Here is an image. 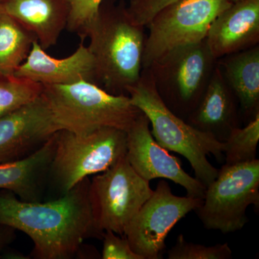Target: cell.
<instances>
[{"label":"cell","mask_w":259,"mask_h":259,"mask_svg":"<svg viewBox=\"0 0 259 259\" xmlns=\"http://www.w3.org/2000/svg\"><path fill=\"white\" fill-rule=\"evenodd\" d=\"M90 183L85 179L59 198L47 202H25L7 191L0 194V224L30 237L35 258H72L85 240L102 239L104 234L94 221Z\"/></svg>","instance_id":"obj_1"},{"label":"cell","mask_w":259,"mask_h":259,"mask_svg":"<svg viewBox=\"0 0 259 259\" xmlns=\"http://www.w3.org/2000/svg\"><path fill=\"white\" fill-rule=\"evenodd\" d=\"M144 28L132 21L124 0L102 1L81 40H90L95 84L112 95H127L142 71Z\"/></svg>","instance_id":"obj_2"},{"label":"cell","mask_w":259,"mask_h":259,"mask_svg":"<svg viewBox=\"0 0 259 259\" xmlns=\"http://www.w3.org/2000/svg\"><path fill=\"white\" fill-rule=\"evenodd\" d=\"M127 93L131 102L148 117L152 126L151 134L160 146L188 160L194 177L204 187L215 180L219 169L209 163L207 156L211 154L222 161L224 143L174 114L162 101L149 69H142L139 81Z\"/></svg>","instance_id":"obj_3"},{"label":"cell","mask_w":259,"mask_h":259,"mask_svg":"<svg viewBox=\"0 0 259 259\" xmlns=\"http://www.w3.org/2000/svg\"><path fill=\"white\" fill-rule=\"evenodd\" d=\"M42 86L41 96L61 131L84 134L114 127L127 132L143 113L127 95H112L90 81Z\"/></svg>","instance_id":"obj_4"},{"label":"cell","mask_w":259,"mask_h":259,"mask_svg":"<svg viewBox=\"0 0 259 259\" xmlns=\"http://www.w3.org/2000/svg\"><path fill=\"white\" fill-rule=\"evenodd\" d=\"M127 153V132L102 127L89 134L61 130L56 134V148L49 176L61 195L90 176L106 171Z\"/></svg>","instance_id":"obj_5"},{"label":"cell","mask_w":259,"mask_h":259,"mask_svg":"<svg viewBox=\"0 0 259 259\" xmlns=\"http://www.w3.org/2000/svg\"><path fill=\"white\" fill-rule=\"evenodd\" d=\"M216 64L204 39L166 53L147 69L162 101L186 121L202 100Z\"/></svg>","instance_id":"obj_6"},{"label":"cell","mask_w":259,"mask_h":259,"mask_svg":"<svg viewBox=\"0 0 259 259\" xmlns=\"http://www.w3.org/2000/svg\"><path fill=\"white\" fill-rule=\"evenodd\" d=\"M251 204L258 210V159L223 165L194 211L206 229L226 234L240 231L248 222L246 211Z\"/></svg>","instance_id":"obj_7"},{"label":"cell","mask_w":259,"mask_h":259,"mask_svg":"<svg viewBox=\"0 0 259 259\" xmlns=\"http://www.w3.org/2000/svg\"><path fill=\"white\" fill-rule=\"evenodd\" d=\"M233 3L230 0H177L158 12L148 23L142 69L177 48L204 40L211 23Z\"/></svg>","instance_id":"obj_8"},{"label":"cell","mask_w":259,"mask_h":259,"mask_svg":"<svg viewBox=\"0 0 259 259\" xmlns=\"http://www.w3.org/2000/svg\"><path fill=\"white\" fill-rule=\"evenodd\" d=\"M153 192L149 182L134 171L126 156L95 175L90 181L89 196L97 229L124 236L131 220Z\"/></svg>","instance_id":"obj_9"},{"label":"cell","mask_w":259,"mask_h":259,"mask_svg":"<svg viewBox=\"0 0 259 259\" xmlns=\"http://www.w3.org/2000/svg\"><path fill=\"white\" fill-rule=\"evenodd\" d=\"M202 201L175 195L168 182L160 181L131 220L124 236L134 251L144 259L161 258L169 232L180 220L199 207Z\"/></svg>","instance_id":"obj_10"},{"label":"cell","mask_w":259,"mask_h":259,"mask_svg":"<svg viewBox=\"0 0 259 259\" xmlns=\"http://www.w3.org/2000/svg\"><path fill=\"white\" fill-rule=\"evenodd\" d=\"M149 127V120L143 112L127 131L126 157L134 171L148 182L158 178L171 180L184 187L188 197L203 199L206 187L156 142Z\"/></svg>","instance_id":"obj_11"},{"label":"cell","mask_w":259,"mask_h":259,"mask_svg":"<svg viewBox=\"0 0 259 259\" xmlns=\"http://www.w3.org/2000/svg\"><path fill=\"white\" fill-rule=\"evenodd\" d=\"M61 131L41 95L0 117V163L28 156Z\"/></svg>","instance_id":"obj_12"},{"label":"cell","mask_w":259,"mask_h":259,"mask_svg":"<svg viewBox=\"0 0 259 259\" xmlns=\"http://www.w3.org/2000/svg\"><path fill=\"white\" fill-rule=\"evenodd\" d=\"M206 42L215 59L246 50L259 42V0H240L214 19Z\"/></svg>","instance_id":"obj_13"},{"label":"cell","mask_w":259,"mask_h":259,"mask_svg":"<svg viewBox=\"0 0 259 259\" xmlns=\"http://www.w3.org/2000/svg\"><path fill=\"white\" fill-rule=\"evenodd\" d=\"M13 74L42 84L66 85L81 81L95 83V60L82 41L74 53L63 59L49 55L35 41L28 57Z\"/></svg>","instance_id":"obj_14"},{"label":"cell","mask_w":259,"mask_h":259,"mask_svg":"<svg viewBox=\"0 0 259 259\" xmlns=\"http://www.w3.org/2000/svg\"><path fill=\"white\" fill-rule=\"evenodd\" d=\"M241 119L238 100L216 64L202 100L186 122L225 142L232 129L241 127Z\"/></svg>","instance_id":"obj_15"},{"label":"cell","mask_w":259,"mask_h":259,"mask_svg":"<svg viewBox=\"0 0 259 259\" xmlns=\"http://www.w3.org/2000/svg\"><path fill=\"white\" fill-rule=\"evenodd\" d=\"M0 8L31 32L45 51L57 44L67 26L66 0H0Z\"/></svg>","instance_id":"obj_16"},{"label":"cell","mask_w":259,"mask_h":259,"mask_svg":"<svg viewBox=\"0 0 259 259\" xmlns=\"http://www.w3.org/2000/svg\"><path fill=\"white\" fill-rule=\"evenodd\" d=\"M56 134L28 156L0 163V190L25 202H40L55 151Z\"/></svg>","instance_id":"obj_17"},{"label":"cell","mask_w":259,"mask_h":259,"mask_svg":"<svg viewBox=\"0 0 259 259\" xmlns=\"http://www.w3.org/2000/svg\"><path fill=\"white\" fill-rule=\"evenodd\" d=\"M239 105L241 118L249 122L259 113V47L230 54L217 60Z\"/></svg>","instance_id":"obj_18"},{"label":"cell","mask_w":259,"mask_h":259,"mask_svg":"<svg viewBox=\"0 0 259 259\" xmlns=\"http://www.w3.org/2000/svg\"><path fill=\"white\" fill-rule=\"evenodd\" d=\"M37 41L33 35L0 8V73L11 74Z\"/></svg>","instance_id":"obj_19"},{"label":"cell","mask_w":259,"mask_h":259,"mask_svg":"<svg viewBox=\"0 0 259 259\" xmlns=\"http://www.w3.org/2000/svg\"><path fill=\"white\" fill-rule=\"evenodd\" d=\"M42 88L31 79L0 73V117L36 100Z\"/></svg>","instance_id":"obj_20"},{"label":"cell","mask_w":259,"mask_h":259,"mask_svg":"<svg viewBox=\"0 0 259 259\" xmlns=\"http://www.w3.org/2000/svg\"><path fill=\"white\" fill-rule=\"evenodd\" d=\"M259 141V113L244 127L232 129L224 143L226 165L246 163L256 159Z\"/></svg>","instance_id":"obj_21"},{"label":"cell","mask_w":259,"mask_h":259,"mask_svg":"<svg viewBox=\"0 0 259 259\" xmlns=\"http://www.w3.org/2000/svg\"><path fill=\"white\" fill-rule=\"evenodd\" d=\"M167 255L168 259H229L233 252L228 243L206 246L186 241L180 234Z\"/></svg>","instance_id":"obj_22"},{"label":"cell","mask_w":259,"mask_h":259,"mask_svg":"<svg viewBox=\"0 0 259 259\" xmlns=\"http://www.w3.org/2000/svg\"><path fill=\"white\" fill-rule=\"evenodd\" d=\"M103 0H66L69 8L66 29L82 40L87 27L96 15Z\"/></svg>","instance_id":"obj_23"},{"label":"cell","mask_w":259,"mask_h":259,"mask_svg":"<svg viewBox=\"0 0 259 259\" xmlns=\"http://www.w3.org/2000/svg\"><path fill=\"white\" fill-rule=\"evenodd\" d=\"M176 1L177 0H130L127 10L135 24L146 27L158 11ZM230 1L234 3L240 0Z\"/></svg>","instance_id":"obj_24"},{"label":"cell","mask_w":259,"mask_h":259,"mask_svg":"<svg viewBox=\"0 0 259 259\" xmlns=\"http://www.w3.org/2000/svg\"><path fill=\"white\" fill-rule=\"evenodd\" d=\"M102 259H144L131 248L126 237H119L112 231L104 232Z\"/></svg>","instance_id":"obj_25"},{"label":"cell","mask_w":259,"mask_h":259,"mask_svg":"<svg viewBox=\"0 0 259 259\" xmlns=\"http://www.w3.org/2000/svg\"><path fill=\"white\" fill-rule=\"evenodd\" d=\"M15 229L9 226L0 224V252L3 250L5 245L13 238V231Z\"/></svg>","instance_id":"obj_26"}]
</instances>
